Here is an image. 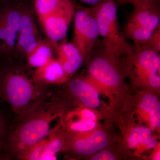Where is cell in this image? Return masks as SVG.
I'll list each match as a JSON object with an SVG mask.
<instances>
[{
  "label": "cell",
  "instance_id": "cell-1",
  "mask_svg": "<svg viewBox=\"0 0 160 160\" xmlns=\"http://www.w3.org/2000/svg\"><path fill=\"white\" fill-rule=\"evenodd\" d=\"M66 104L49 95L35 109L17 122L7 135L6 149L18 159L31 146L63 125Z\"/></svg>",
  "mask_w": 160,
  "mask_h": 160
},
{
  "label": "cell",
  "instance_id": "cell-2",
  "mask_svg": "<svg viewBox=\"0 0 160 160\" xmlns=\"http://www.w3.org/2000/svg\"><path fill=\"white\" fill-rule=\"evenodd\" d=\"M48 95L45 86L29 78L22 71L7 69L0 72V97L11 107L17 122Z\"/></svg>",
  "mask_w": 160,
  "mask_h": 160
},
{
  "label": "cell",
  "instance_id": "cell-3",
  "mask_svg": "<svg viewBox=\"0 0 160 160\" xmlns=\"http://www.w3.org/2000/svg\"><path fill=\"white\" fill-rule=\"evenodd\" d=\"M92 9L97 22L100 36L102 38L103 50L109 56L125 59L133 54L134 46L124 37L118 21L117 6L114 0H105Z\"/></svg>",
  "mask_w": 160,
  "mask_h": 160
},
{
  "label": "cell",
  "instance_id": "cell-4",
  "mask_svg": "<svg viewBox=\"0 0 160 160\" xmlns=\"http://www.w3.org/2000/svg\"><path fill=\"white\" fill-rule=\"evenodd\" d=\"M109 56L98 46L88 61V75L86 77L97 89L116 90L124 84L125 60Z\"/></svg>",
  "mask_w": 160,
  "mask_h": 160
},
{
  "label": "cell",
  "instance_id": "cell-5",
  "mask_svg": "<svg viewBox=\"0 0 160 160\" xmlns=\"http://www.w3.org/2000/svg\"><path fill=\"white\" fill-rule=\"evenodd\" d=\"M159 53L149 49H135L125 63L126 76L134 85L157 90L160 87Z\"/></svg>",
  "mask_w": 160,
  "mask_h": 160
},
{
  "label": "cell",
  "instance_id": "cell-6",
  "mask_svg": "<svg viewBox=\"0 0 160 160\" xmlns=\"http://www.w3.org/2000/svg\"><path fill=\"white\" fill-rule=\"evenodd\" d=\"M74 16V31L71 42L79 50L85 62L98 44L97 22L92 7H76Z\"/></svg>",
  "mask_w": 160,
  "mask_h": 160
},
{
  "label": "cell",
  "instance_id": "cell-7",
  "mask_svg": "<svg viewBox=\"0 0 160 160\" xmlns=\"http://www.w3.org/2000/svg\"><path fill=\"white\" fill-rule=\"evenodd\" d=\"M7 3L0 9V53H8L15 47L20 26L21 7Z\"/></svg>",
  "mask_w": 160,
  "mask_h": 160
},
{
  "label": "cell",
  "instance_id": "cell-8",
  "mask_svg": "<svg viewBox=\"0 0 160 160\" xmlns=\"http://www.w3.org/2000/svg\"><path fill=\"white\" fill-rule=\"evenodd\" d=\"M85 132H68L65 150L73 152L81 156H87L105 149L109 145V137L103 130Z\"/></svg>",
  "mask_w": 160,
  "mask_h": 160
},
{
  "label": "cell",
  "instance_id": "cell-9",
  "mask_svg": "<svg viewBox=\"0 0 160 160\" xmlns=\"http://www.w3.org/2000/svg\"><path fill=\"white\" fill-rule=\"evenodd\" d=\"M76 7L71 1L40 22L46 35L53 46L57 47L58 43L66 38Z\"/></svg>",
  "mask_w": 160,
  "mask_h": 160
},
{
  "label": "cell",
  "instance_id": "cell-10",
  "mask_svg": "<svg viewBox=\"0 0 160 160\" xmlns=\"http://www.w3.org/2000/svg\"><path fill=\"white\" fill-rule=\"evenodd\" d=\"M67 137V132L61 125L31 146L29 154L36 160H56L57 154L66 149Z\"/></svg>",
  "mask_w": 160,
  "mask_h": 160
},
{
  "label": "cell",
  "instance_id": "cell-11",
  "mask_svg": "<svg viewBox=\"0 0 160 160\" xmlns=\"http://www.w3.org/2000/svg\"><path fill=\"white\" fill-rule=\"evenodd\" d=\"M41 41L31 9L26 3L23 2L21 7L19 31L15 48L26 56Z\"/></svg>",
  "mask_w": 160,
  "mask_h": 160
},
{
  "label": "cell",
  "instance_id": "cell-12",
  "mask_svg": "<svg viewBox=\"0 0 160 160\" xmlns=\"http://www.w3.org/2000/svg\"><path fill=\"white\" fill-rule=\"evenodd\" d=\"M132 4L133 10L127 21L152 31L160 27V2L138 0Z\"/></svg>",
  "mask_w": 160,
  "mask_h": 160
},
{
  "label": "cell",
  "instance_id": "cell-13",
  "mask_svg": "<svg viewBox=\"0 0 160 160\" xmlns=\"http://www.w3.org/2000/svg\"><path fill=\"white\" fill-rule=\"evenodd\" d=\"M68 89L71 95L87 108L96 109L100 106L98 89L86 78L72 79L69 82Z\"/></svg>",
  "mask_w": 160,
  "mask_h": 160
},
{
  "label": "cell",
  "instance_id": "cell-14",
  "mask_svg": "<svg viewBox=\"0 0 160 160\" xmlns=\"http://www.w3.org/2000/svg\"><path fill=\"white\" fill-rule=\"evenodd\" d=\"M57 59L69 79L83 65L85 59L78 49L66 38L57 46Z\"/></svg>",
  "mask_w": 160,
  "mask_h": 160
},
{
  "label": "cell",
  "instance_id": "cell-15",
  "mask_svg": "<svg viewBox=\"0 0 160 160\" xmlns=\"http://www.w3.org/2000/svg\"><path fill=\"white\" fill-rule=\"evenodd\" d=\"M33 79L43 86L58 85L69 81L57 59L52 58L45 65L35 69Z\"/></svg>",
  "mask_w": 160,
  "mask_h": 160
},
{
  "label": "cell",
  "instance_id": "cell-16",
  "mask_svg": "<svg viewBox=\"0 0 160 160\" xmlns=\"http://www.w3.org/2000/svg\"><path fill=\"white\" fill-rule=\"evenodd\" d=\"M153 31L127 21L124 24L122 30L123 35L126 39H130L134 42L135 49H144Z\"/></svg>",
  "mask_w": 160,
  "mask_h": 160
},
{
  "label": "cell",
  "instance_id": "cell-17",
  "mask_svg": "<svg viewBox=\"0 0 160 160\" xmlns=\"http://www.w3.org/2000/svg\"><path fill=\"white\" fill-rule=\"evenodd\" d=\"M26 56L29 66L36 69L45 65L53 57L52 47L47 42L41 41Z\"/></svg>",
  "mask_w": 160,
  "mask_h": 160
},
{
  "label": "cell",
  "instance_id": "cell-18",
  "mask_svg": "<svg viewBox=\"0 0 160 160\" xmlns=\"http://www.w3.org/2000/svg\"><path fill=\"white\" fill-rule=\"evenodd\" d=\"M71 0H34L33 7L39 22Z\"/></svg>",
  "mask_w": 160,
  "mask_h": 160
},
{
  "label": "cell",
  "instance_id": "cell-19",
  "mask_svg": "<svg viewBox=\"0 0 160 160\" xmlns=\"http://www.w3.org/2000/svg\"><path fill=\"white\" fill-rule=\"evenodd\" d=\"M152 135V129L146 126H138L132 129L127 138V146L130 149L145 145L146 140Z\"/></svg>",
  "mask_w": 160,
  "mask_h": 160
},
{
  "label": "cell",
  "instance_id": "cell-20",
  "mask_svg": "<svg viewBox=\"0 0 160 160\" xmlns=\"http://www.w3.org/2000/svg\"><path fill=\"white\" fill-rule=\"evenodd\" d=\"M160 104L157 98L154 95L147 93L143 97L142 101L139 103V108L141 111L146 115H148Z\"/></svg>",
  "mask_w": 160,
  "mask_h": 160
},
{
  "label": "cell",
  "instance_id": "cell-21",
  "mask_svg": "<svg viewBox=\"0 0 160 160\" xmlns=\"http://www.w3.org/2000/svg\"><path fill=\"white\" fill-rule=\"evenodd\" d=\"M149 49L159 53L160 52V27L153 32L151 37L144 49Z\"/></svg>",
  "mask_w": 160,
  "mask_h": 160
},
{
  "label": "cell",
  "instance_id": "cell-22",
  "mask_svg": "<svg viewBox=\"0 0 160 160\" xmlns=\"http://www.w3.org/2000/svg\"><path fill=\"white\" fill-rule=\"evenodd\" d=\"M148 122L152 129H157L160 126V104L150 112L148 118Z\"/></svg>",
  "mask_w": 160,
  "mask_h": 160
},
{
  "label": "cell",
  "instance_id": "cell-23",
  "mask_svg": "<svg viewBox=\"0 0 160 160\" xmlns=\"http://www.w3.org/2000/svg\"><path fill=\"white\" fill-rule=\"evenodd\" d=\"M76 115L77 116L80 118L84 119L92 120V121H97L98 120L97 117L95 113L91 109L84 108L73 112H71Z\"/></svg>",
  "mask_w": 160,
  "mask_h": 160
},
{
  "label": "cell",
  "instance_id": "cell-24",
  "mask_svg": "<svg viewBox=\"0 0 160 160\" xmlns=\"http://www.w3.org/2000/svg\"><path fill=\"white\" fill-rule=\"evenodd\" d=\"M92 160H115L116 157L111 152L108 150L101 151L92 158Z\"/></svg>",
  "mask_w": 160,
  "mask_h": 160
},
{
  "label": "cell",
  "instance_id": "cell-25",
  "mask_svg": "<svg viewBox=\"0 0 160 160\" xmlns=\"http://www.w3.org/2000/svg\"><path fill=\"white\" fill-rule=\"evenodd\" d=\"M6 123L2 116L0 114V143L6 137Z\"/></svg>",
  "mask_w": 160,
  "mask_h": 160
},
{
  "label": "cell",
  "instance_id": "cell-26",
  "mask_svg": "<svg viewBox=\"0 0 160 160\" xmlns=\"http://www.w3.org/2000/svg\"><path fill=\"white\" fill-rule=\"evenodd\" d=\"M158 140L154 137L150 136L145 143V146L147 149H152L156 148L158 146Z\"/></svg>",
  "mask_w": 160,
  "mask_h": 160
},
{
  "label": "cell",
  "instance_id": "cell-27",
  "mask_svg": "<svg viewBox=\"0 0 160 160\" xmlns=\"http://www.w3.org/2000/svg\"><path fill=\"white\" fill-rule=\"evenodd\" d=\"M81 2L92 6H94L104 2L105 0H79Z\"/></svg>",
  "mask_w": 160,
  "mask_h": 160
},
{
  "label": "cell",
  "instance_id": "cell-28",
  "mask_svg": "<svg viewBox=\"0 0 160 160\" xmlns=\"http://www.w3.org/2000/svg\"><path fill=\"white\" fill-rule=\"evenodd\" d=\"M115 3L117 6H120L123 4H126V3H132L133 2L135 1H138V0H114ZM153 1H157V2H160V0H153Z\"/></svg>",
  "mask_w": 160,
  "mask_h": 160
},
{
  "label": "cell",
  "instance_id": "cell-29",
  "mask_svg": "<svg viewBox=\"0 0 160 160\" xmlns=\"http://www.w3.org/2000/svg\"><path fill=\"white\" fill-rule=\"evenodd\" d=\"M160 151L158 152H157L154 155V157H153V160H160Z\"/></svg>",
  "mask_w": 160,
  "mask_h": 160
}]
</instances>
